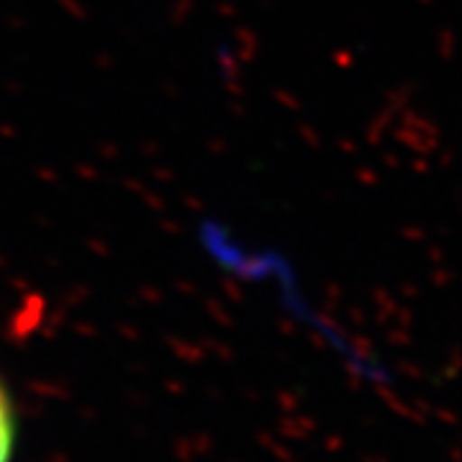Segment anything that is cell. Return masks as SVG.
Segmentation results:
<instances>
[{"label": "cell", "mask_w": 462, "mask_h": 462, "mask_svg": "<svg viewBox=\"0 0 462 462\" xmlns=\"http://www.w3.org/2000/svg\"><path fill=\"white\" fill-rule=\"evenodd\" d=\"M11 447H14V413H11L8 396L0 388V462H8Z\"/></svg>", "instance_id": "obj_1"}]
</instances>
